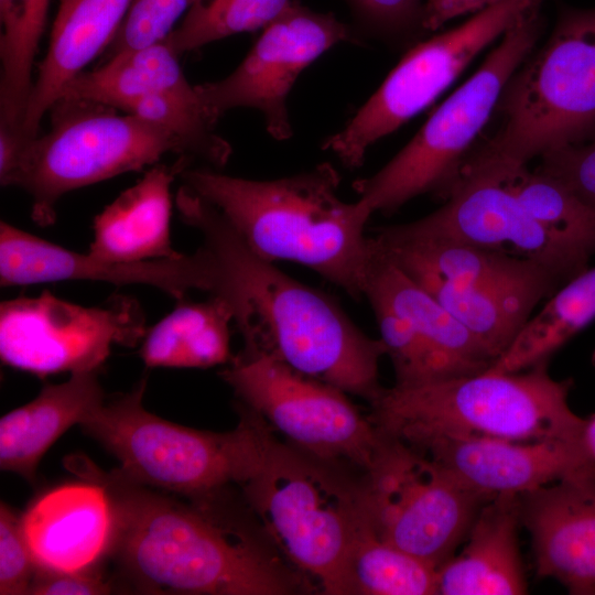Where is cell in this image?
I'll return each instance as SVG.
<instances>
[{
  "label": "cell",
  "instance_id": "cell-9",
  "mask_svg": "<svg viewBox=\"0 0 595 595\" xmlns=\"http://www.w3.org/2000/svg\"><path fill=\"white\" fill-rule=\"evenodd\" d=\"M116 110L62 98L50 110L51 129L26 142L6 186L28 193L37 225H52L56 204L74 190L153 166L167 153L190 158L173 132Z\"/></svg>",
  "mask_w": 595,
  "mask_h": 595
},
{
  "label": "cell",
  "instance_id": "cell-12",
  "mask_svg": "<svg viewBox=\"0 0 595 595\" xmlns=\"http://www.w3.org/2000/svg\"><path fill=\"white\" fill-rule=\"evenodd\" d=\"M219 375L272 430L311 455L365 473L385 441L348 393L268 355L239 353Z\"/></svg>",
  "mask_w": 595,
  "mask_h": 595
},
{
  "label": "cell",
  "instance_id": "cell-20",
  "mask_svg": "<svg viewBox=\"0 0 595 595\" xmlns=\"http://www.w3.org/2000/svg\"><path fill=\"white\" fill-rule=\"evenodd\" d=\"M132 1L60 0L21 126L25 140L39 134L43 117L65 88L111 44Z\"/></svg>",
  "mask_w": 595,
  "mask_h": 595
},
{
  "label": "cell",
  "instance_id": "cell-13",
  "mask_svg": "<svg viewBox=\"0 0 595 595\" xmlns=\"http://www.w3.org/2000/svg\"><path fill=\"white\" fill-rule=\"evenodd\" d=\"M147 331L142 307L122 294L99 306H82L48 291L0 304L1 361L42 378L97 371L112 345L133 347Z\"/></svg>",
  "mask_w": 595,
  "mask_h": 595
},
{
  "label": "cell",
  "instance_id": "cell-28",
  "mask_svg": "<svg viewBox=\"0 0 595 595\" xmlns=\"http://www.w3.org/2000/svg\"><path fill=\"white\" fill-rule=\"evenodd\" d=\"M178 58L180 55L165 40L117 53L104 65L79 74L60 99L94 101L115 109L127 100L155 93L199 99L195 85L186 79Z\"/></svg>",
  "mask_w": 595,
  "mask_h": 595
},
{
  "label": "cell",
  "instance_id": "cell-25",
  "mask_svg": "<svg viewBox=\"0 0 595 595\" xmlns=\"http://www.w3.org/2000/svg\"><path fill=\"white\" fill-rule=\"evenodd\" d=\"M372 237L408 274H428L461 285L507 286L550 281L562 286L541 266L498 251L446 239Z\"/></svg>",
  "mask_w": 595,
  "mask_h": 595
},
{
  "label": "cell",
  "instance_id": "cell-22",
  "mask_svg": "<svg viewBox=\"0 0 595 595\" xmlns=\"http://www.w3.org/2000/svg\"><path fill=\"white\" fill-rule=\"evenodd\" d=\"M364 290L404 317L431 353L441 379L474 375L494 363L483 345L376 242Z\"/></svg>",
  "mask_w": 595,
  "mask_h": 595
},
{
  "label": "cell",
  "instance_id": "cell-21",
  "mask_svg": "<svg viewBox=\"0 0 595 595\" xmlns=\"http://www.w3.org/2000/svg\"><path fill=\"white\" fill-rule=\"evenodd\" d=\"M192 161L178 156L172 165L158 163L122 192L94 218V238L87 255L107 263L182 256L171 241V185Z\"/></svg>",
  "mask_w": 595,
  "mask_h": 595
},
{
  "label": "cell",
  "instance_id": "cell-18",
  "mask_svg": "<svg viewBox=\"0 0 595 595\" xmlns=\"http://www.w3.org/2000/svg\"><path fill=\"white\" fill-rule=\"evenodd\" d=\"M539 577L595 594V467L519 495Z\"/></svg>",
  "mask_w": 595,
  "mask_h": 595
},
{
  "label": "cell",
  "instance_id": "cell-35",
  "mask_svg": "<svg viewBox=\"0 0 595 595\" xmlns=\"http://www.w3.org/2000/svg\"><path fill=\"white\" fill-rule=\"evenodd\" d=\"M361 36L375 37L393 46L413 45L425 34L422 0H344Z\"/></svg>",
  "mask_w": 595,
  "mask_h": 595
},
{
  "label": "cell",
  "instance_id": "cell-32",
  "mask_svg": "<svg viewBox=\"0 0 595 595\" xmlns=\"http://www.w3.org/2000/svg\"><path fill=\"white\" fill-rule=\"evenodd\" d=\"M350 578L358 595L436 594V569L382 539L367 512L353 547Z\"/></svg>",
  "mask_w": 595,
  "mask_h": 595
},
{
  "label": "cell",
  "instance_id": "cell-8",
  "mask_svg": "<svg viewBox=\"0 0 595 595\" xmlns=\"http://www.w3.org/2000/svg\"><path fill=\"white\" fill-rule=\"evenodd\" d=\"M496 110L502 123L479 153L527 164L595 129V7L561 6L548 41L523 61Z\"/></svg>",
  "mask_w": 595,
  "mask_h": 595
},
{
  "label": "cell",
  "instance_id": "cell-4",
  "mask_svg": "<svg viewBox=\"0 0 595 595\" xmlns=\"http://www.w3.org/2000/svg\"><path fill=\"white\" fill-rule=\"evenodd\" d=\"M572 379L548 363L515 372L485 370L412 387L382 388L370 420L386 436L419 451L442 439L583 441L585 419L569 404Z\"/></svg>",
  "mask_w": 595,
  "mask_h": 595
},
{
  "label": "cell",
  "instance_id": "cell-38",
  "mask_svg": "<svg viewBox=\"0 0 595 595\" xmlns=\"http://www.w3.org/2000/svg\"><path fill=\"white\" fill-rule=\"evenodd\" d=\"M36 563L26 542L21 518L0 505V594H29Z\"/></svg>",
  "mask_w": 595,
  "mask_h": 595
},
{
  "label": "cell",
  "instance_id": "cell-14",
  "mask_svg": "<svg viewBox=\"0 0 595 595\" xmlns=\"http://www.w3.org/2000/svg\"><path fill=\"white\" fill-rule=\"evenodd\" d=\"M435 212L414 221L385 226L389 239L458 241L532 261L563 285L588 268L591 258L544 228L489 171L465 162Z\"/></svg>",
  "mask_w": 595,
  "mask_h": 595
},
{
  "label": "cell",
  "instance_id": "cell-6",
  "mask_svg": "<svg viewBox=\"0 0 595 595\" xmlns=\"http://www.w3.org/2000/svg\"><path fill=\"white\" fill-rule=\"evenodd\" d=\"M145 380L94 410L80 424L120 463L127 479L187 498L240 489L262 468L275 442L268 423L242 404L238 425L210 432L177 425L145 410Z\"/></svg>",
  "mask_w": 595,
  "mask_h": 595
},
{
  "label": "cell",
  "instance_id": "cell-19",
  "mask_svg": "<svg viewBox=\"0 0 595 595\" xmlns=\"http://www.w3.org/2000/svg\"><path fill=\"white\" fill-rule=\"evenodd\" d=\"M21 523L40 567L84 571L109 554L112 505L106 488L96 482L82 479L43 493L25 510Z\"/></svg>",
  "mask_w": 595,
  "mask_h": 595
},
{
  "label": "cell",
  "instance_id": "cell-3",
  "mask_svg": "<svg viewBox=\"0 0 595 595\" xmlns=\"http://www.w3.org/2000/svg\"><path fill=\"white\" fill-rule=\"evenodd\" d=\"M180 176L259 257L304 266L353 299L364 298L374 252L365 229L372 215L359 199L339 198L340 177L332 164L267 181L210 167H187Z\"/></svg>",
  "mask_w": 595,
  "mask_h": 595
},
{
  "label": "cell",
  "instance_id": "cell-5",
  "mask_svg": "<svg viewBox=\"0 0 595 595\" xmlns=\"http://www.w3.org/2000/svg\"><path fill=\"white\" fill-rule=\"evenodd\" d=\"M275 440L242 497L272 545L323 594L353 595L350 556L366 519L363 476Z\"/></svg>",
  "mask_w": 595,
  "mask_h": 595
},
{
  "label": "cell",
  "instance_id": "cell-26",
  "mask_svg": "<svg viewBox=\"0 0 595 595\" xmlns=\"http://www.w3.org/2000/svg\"><path fill=\"white\" fill-rule=\"evenodd\" d=\"M409 275L472 333L494 361L509 348L540 300L559 289L550 281L480 286L453 284L428 274Z\"/></svg>",
  "mask_w": 595,
  "mask_h": 595
},
{
  "label": "cell",
  "instance_id": "cell-1",
  "mask_svg": "<svg viewBox=\"0 0 595 595\" xmlns=\"http://www.w3.org/2000/svg\"><path fill=\"white\" fill-rule=\"evenodd\" d=\"M66 466L102 485L111 500L109 554L132 587L145 594L289 595L310 581L279 555L259 524L223 508L221 495L184 502L133 483L87 457Z\"/></svg>",
  "mask_w": 595,
  "mask_h": 595
},
{
  "label": "cell",
  "instance_id": "cell-16",
  "mask_svg": "<svg viewBox=\"0 0 595 595\" xmlns=\"http://www.w3.org/2000/svg\"><path fill=\"white\" fill-rule=\"evenodd\" d=\"M63 280L147 284L180 301L191 290L214 294L219 285L220 266L205 242L194 253H183L177 258L107 263L46 241L3 220L0 223L1 286Z\"/></svg>",
  "mask_w": 595,
  "mask_h": 595
},
{
  "label": "cell",
  "instance_id": "cell-17",
  "mask_svg": "<svg viewBox=\"0 0 595 595\" xmlns=\"http://www.w3.org/2000/svg\"><path fill=\"white\" fill-rule=\"evenodd\" d=\"M421 452L459 484L487 498L521 495L595 467L583 441L442 439Z\"/></svg>",
  "mask_w": 595,
  "mask_h": 595
},
{
  "label": "cell",
  "instance_id": "cell-39",
  "mask_svg": "<svg viewBox=\"0 0 595 595\" xmlns=\"http://www.w3.org/2000/svg\"><path fill=\"white\" fill-rule=\"evenodd\" d=\"M113 591L107 581L96 571H55L36 567L29 594L33 595H100Z\"/></svg>",
  "mask_w": 595,
  "mask_h": 595
},
{
  "label": "cell",
  "instance_id": "cell-37",
  "mask_svg": "<svg viewBox=\"0 0 595 595\" xmlns=\"http://www.w3.org/2000/svg\"><path fill=\"white\" fill-rule=\"evenodd\" d=\"M537 171L559 182L595 209V129L544 152Z\"/></svg>",
  "mask_w": 595,
  "mask_h": 595
},
{
  "label": "cell",
  "instance_id": "cell-23",
  "mask_svg": "<svg viewBox=\"0 0 595 595\" xmlns=\"http://www.w3.org/2000/svg\"><path fill=\"white\" fill-rule=\"evenodd\" d=\"M520 524L519 495H499L484 502L465 547L436 567V594H526L518 540Z\"/></svg>",
  "mask_w": 595,
  "mask_h": 595
},
{
  "label": "cell",
  "instance_id": "cell-30",
  "mask_svg": "<svg viewBox=\"0 0 595 595\" xmlns=\"http://www.w3.org/2000/svg\"><path fill=\"white\" fill-rule=\"evenodd\" d=\"M465 162L493 173L528 214L555 236L592 258L595 255V209L563 185L527 164L501 162L473 151Z\"/></svg>",
  "mask_w": 595,
  "mask_h": 595
},
{
  "label": "cell",
  "instance_id": "cell-31",
  "mask_svg": "<svg viewBox=\"0 0 595 595\" xmlns=\"http://www.w3.org/2000/svg\"><path fill=\"white\" fill-rule=\"evenodd\" d=\"M50 0H11L1 21L0 123L21 130Z\"/></svg>",
  "mask_w": 595,
  "mask_h": 595
},
{
  "label": "cell",
  "instance_id": "cell-42",
  "mask_svg": "<svg viewBox=\"0 0 595 595\" xmlns=\"http://www.w3.org/2000/svg\"><path fill=\"white\" fill-rule=\"evenodd\" d=\"M11 0H0V20L4 19L9 12Z\"/></svg>",
  "mask_w": 595,
  "mask_h": 595
},
{
  "label": "cell",
  "instance_id": "cell-36",
  "mask_svg": "<svg viewBox=\"0 0 595 595\" xmlns=\"http://www.w3.org/2000/svg\"><path fill=\"white\" fill-rule=\"evenodd\" d=\"M195 0H133L109 45L110 56L167 39Z\"/></svg>",
  "mask_w": 595,
  "mask_h": 595
},
{
  "label": "cell",
  "instance_id": "cell-34",
  "mask_svg": "<svg viewBox=\"0 0 595 595\" xmlns=\"http://www.w3.org/2000/svg\"><path fill=\"white\" fill-rule=\"evenodd\" d=\"M374 311L380 339L389 356L398 387H412L440 380L436 364L410 323L379 301H368Z\"/></svg>",
  "mask_w": 595,
  "mask_h": 595
},
{
  "label": "cell",
  "instance_id": "cell-7",
  "mask_svg": "<svg viewBox=\"0 0 595 595\" xmlns=\"http://www.w3.org/2000/svg\"><path fill=\"white\" fill-rule=\"evenodd\" d=\"M544 28L541 4L517 20L476 73L425 121L378 172L353 184L372 215H389L410 199L443 198L475 149L508 80L534 50Z\"/></svg>",
  "mask_w": 595,
  "mask_h": 595
},
{
  "label": "cell",
  "instance_id": "cell-43",
  "mask_svg": "<svg viewBox=\"0 0 595 595\" xmlns=\"http://www.w3.org/2000/svg\"><path fill=\"white\" fill-rule=\"evenodd\" d=\"M591 361H592L593 367L595 368V350L592 354Z\"/></svg>",
  "mask_w": 595,
  "mask_h": 595
},
{
  "label": "cell",
  "instance_id": "cell-2",
  "mask_svg": "<svg viewBox=\"0 0 595 595\" xmlns=\"http://www.w3.org/2000/svg\"><path fill=\"white\" fill-rule=\"evenodd\" d=\"M180 217L223 259L220 295L232 310L242 354H263L369 403L382 386L381 339L365 334L332 296L255 253L224 216L186 186L175 198Z\"/></svg>",
  "mask_w": 595,
  "mask_h": 595
},
{
  "label": "cell",
  "instance_id": "cell-29",
  "mask_svg": "<svg viewBox=\"0 0 595 595\" xmlns=\"http://www.w3.org/2000/svg\"><path fill=\"white\" fill-rule=\"evenodd\" d=\"M593 321L595 268H587L550 296L488 370L515 372L548 363L554 353Z\"/></svg>",
  "mask_w": 595,
  "mask_h": 595
},
{
  "label": "cell",
  "instance_id": "cell-15",
  "mask_svg": "<svg viewBox=\"0 0 595 595\" xmlns=\"http://www.w3.org/2000/svg\"><path fill=\"white\" fill-rule=\"evenodd\" d=\"M360 40L353 24L293 0L279 18L262 29L234 72L195 88L213 122L234 108H253L262 113L266 129L273 139L286 140L293 133L288 96L299 75L335 45Z\"/></svg>",
  "mask_w": 595,
  "mask_h": 595
},
{
  "label": "cell",
  "instance_id": "cell-24",
  "mask_svg": "<svg viewBox=\"0 0 595 595\" xmlns=\"http://www.w3.org/2000/svg\"><path fill=\"white\" fill-rule=\"evenodd\" d=\"M105 402L97 371L72 374L46 385L31 402L0 420V467L34 482L43 455L74 424Z\"/></svg>",
  "mask_w": 595,
  "mask_h": 595
},
{
  "label": "cell",
  "instance_id": "cell-11",
  "mask_svg": "<svg viewBox=\"0 0 595 595\" xmlns=\"http://www.w3.org/2000/svg\"><path fill=\"white\" fill-rule=\"evenodd\" d=\"M363 480L365 509L376 532L435 569L454 554L489 500L425 453L386 435Z\"/></svg>",
  "mask_w": 595,
  "mask_h": 595
},
{
  "label": "cell",
  "instance_id": "cell-33",
  "mask_svg": "<svg viewBox=\"0 0 595 595\" xmlns=\"http://www.w3.org/2000/svg\"><path fill=\"white\" fill-rule=\"evenodd\" d=\"M293 0H195L165 40L177 55L225 37L264 29Z\"/></svg>",
  "mask_w": 595,
  "mask_h": 595
},
{
  "label": "cell",
  "instance_id": "cell-27",
  "mask_svg": "<svg viewBox=\"0 0 595 595\" xmlns=\"http://www.w3.org/2000/svg\"><path fill=\"white\" fill-rule=\"evenodd\" d=\"M234 314L220 296L203 302L180 300L177 306L149 328L139 350L150 368H208L230 358Z\"/></svg>",
  "mask_w": 595,
  "mask_h": 595
},
{
  "label": "cell",
  "instance_id": "cell-41",
  "mask_svg": "<svg viewBox=\"0 0 595 595\" xmlns=\"http://www.w3.org/2000/svg\"><path fill=\"white\" fill-rule=\"evenodd\" d=\"M582 439L586 450L595 459V413L585 419Z\"/></svg>",
  "mask_w": 595,
  "mask_h": 595
},
{
  "label": "cell",
  "instance_id": "cell-10",
  "mask_svg": "<svg viewBox=\"0 0 595 595\" xmlns=\"http://www.w3.org/2000/svg\"><path fill=\"white\" fill-rule=\"evenodd\" d=\"M542 0H502L409 47L375 94L322 149L357 169L368 149L432 104L490 43Z\"/></svg>",
  "mask_w": 595,
  "mask_h": 595
},
{
  "label": "cell",
  "instance_id": "cell-40",
  "mask_svg": "<svg viewBox=\"0 0 595 595\" xmlns=\"http://www.w3.org/2000/svg\"><path fill=\"white\" fill-rule=\"evenodd\" d=\"M502 0H426L423 6L422 28L425 33L436 31L444 23L465 14H475Z\"/></svg>",
  "mask_w": 595,
  "mask_h": 595
}]
</instances>
